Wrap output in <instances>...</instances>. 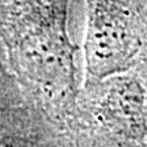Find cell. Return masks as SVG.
Instances as JSON below:
<instances>
[{
  "mask_svg": "<svg viewBox=\"0 0 147 147\" xmlns=\"http://www.w3.org/2000/svg\"><path fill=\"white\" fill-rule=\"evenodd\" d=\"M82 0H0V40L47 100L75 95V25Z\"/></svg>",
  "mask_w": 147,
  "mask_h": 147,
  "instance_id": "cell-1",
  "label": "cell"
},
{
  "mask_svg": "<svg viewBox=\"0 0 147 147\" xmlns=\"http://www.w3.org/2000/svg\"><path fill=\"white\" fill-rule=\"evenodd\" d=\"M86 86L136 68L147 55V0H82Z\"/></svg>",
  "mask_w": 147,
  "mask_h": 147,
  "instance_id": "cell-2",
  "label": "cell"
},
{
  "mask_svg": "<svg viewBox=\"0 0 147 147\" xmlns=\"http://www.w3.org/2000/svg\"><path fill=\"white\" fill-rule=\"evenodd\" d=\"M95 117L112 131L128 138L147 131V93L142 79L129 72L86 86Z\"/></svg>",
  "mask_w": 147,
  "mask_h": 147,
  "instance_id": "cell-3",
  "label": "cell"
}]
</instances>
